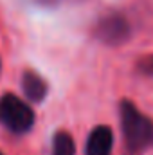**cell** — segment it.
Here are the masks:
<instances>
[{
    "mask_svg": "<svg viewBox=\"0 0 153 155\" xmlns=\"http://www.w3.org/2000/svg\"><path fill=\"white\" fill-rule=\"evenodd\" d=\"M112 146H114L112 128L106 124H99L88 135L85 155H112Z\"/></svg>",
    "mask_w": 153,
    "mask_h": 155,
    "instance_id": "277c9868",
    "label": "cell"
},
{
    "mask_svg": "<svg viewBox=\"0 0 153 155\" xmlns=\"http://www.w3.org/2000/svg\"><path fill=\"white\" fill-rule=\"evenodd\" d=\"M94 35L103 43L117 47L130 38V22L122 13L114 11V13L103 15L94 27Z\"/></svg>",
    "mask_w": 153,
    "mask_h": 155,
    "instance_id": "3957f363",
    "label": "cell"
},
{
    "mask_svg": "<svg viewBox=\"0 0 153 155\" xmlns=\"http://www.w3.org/2000/svg\"><path fill=\"white\" fill-rule=\"evenodd\" d=\"M135 69L142 76H153V52L146 54V56H141L135 63Z\"/></svg>",
    "mask_w": 153,
    "mask_h": 155,
    "instance_id": "52a82bcc",
    "label": "cell"
},
{
    "mask_svg": "<svg viewBox=\"0 0 153 155\" xmlns=\"http://www.w3.org/2000/svg\"><path fill=\"white\" fill-rule=\"evenodd\" d=\"M121 128L124 137V146L132 155L142 153L153 146V121L142 114L135 103L122 99L119 103Z\"/></svg>",
    "mask_w": 153,
    "mask_h": 155,
    "instance_id": "6da1fadb",
    "label": "cell"
},
{
    "mask_svg": "<svg viewBox=\"0 0 153 155\" xmlns=\"http://www.w3.org/2000/svg\"><path fill=\"white\" fill-rule=\"evenodd\" d=\"M0 121L15 134H24L34 124V112L15 94H5L0 99Z\"/></svg>",
    "mask_w": 153,
    "mask_h": 155,
    "instance_id": "7a4b0ae2",
    "label": "cell"
},
{
    "mask_svg": "<svg viewBox=\"0 0 153 155\" xmlns=\"http://www.w3.org/2000/svg\"><path fill=\"white\" fill-rule=\"evenodd\" d=\"M52 155H76V143L67 132H58L52 141Z\"/></svg>",
    "mask_w": 153,
    "mask_h": 155,
    "instance_id": "8992f818",
    "label": "cell"
},
{
    "mask_svg": "<svg viewBox=\"0 0 153 155\" xmlns=\"http://www.w3.org/2000/svg\"><path fill=\"white\" fill-rule=\"evenodd\" d=\"M0 155H2V153H0Z\"/></svg>",
    "mask_w": 153,
    "mask_h": 155,
    "instance_id": "ba28073f",
    "label": "cell"
},
{
    "mask_svg": "<svg viewBox=\"0 0 153 155\" xmlns=\"http://www.w3.org/2000/svg\"><path fill=\"white\" fill-rule=\"evenodd\" d=\"M22 88H24L25 96L31 101H34V103L43 101L45 96H47V90H49L45 79L40 76V74L33 72V71H25L22 74Z\"/></svg>",
    "mask_w": 153,
    "mask_h": 155,
    "instance_id": "5b68a950",
    "label": "cell"
}]
</instances>
